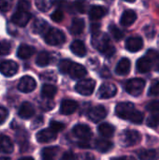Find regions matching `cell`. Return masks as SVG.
Wrapping results in <instances>:
<instances>
[{"instance_id": "1", "label": "cell", "mask_w": 159, "mask_h": 160, "mask_svg": "<svg viewBox=\"0 0 159 160\" xmlns=\"http://www.w3.org/2000/svg\"><path fill=\"white\" fill-rule=\"evenodd\" d=\"M92 44L97 50H98L103 55L107 57H111L115 53V48L111 43L108 35H106L105 33L99 32L96 35H93Z\"/></svg>"}, {"instance_id": "2", "label": "cell", "mask_w": 159, "mask_h": 160, "mask_svg": "<svg viewBox=\"0 0 159 160\" xmlns=\"http://www.w3.org/2000/svg\"><path fill=\"white\" fill-rule=\"evenodd\" d=\"M142 140V135L137 130L127 129L120 134V144L124 147H129L138 144Z\"/></svg>"}, {"instance_id": "3", "label": "cell", "mask_w": 159, "mask_h": 160, "mask_svg": "<svg viewBox=\"0 0 159 160\" xmlns=\"http://www.w3.org/2000/svg\"><path fill=\"white\" fill-rule=\"evenodd\" d=\"M44 39L48 45L58 46L66 42V35L57 28H50L45 34Z\"/></svg>"}, {"instance_id": "4", "label": "cell", "mask_w": 159, "mask_h": 160, "mask_svg": "<svg viewBox=\"0 0 159 160\" xmlns=\"http://www.w3.org/2000/svg\"><path fill=\"white\" fill-rule=\"evenodd\" d=\"M145 87V82L142 79H139V78H134L131 79L129 81L127 82L126 83V90L127 92L134 97H138L140 96L143 89Z\"/></svg>"}, {"instance_id": "5", "label": "cell", "mask_w": 159, "mask_h": 160, "mask_svg": "<svg viewBox=\"0 0 159 160\" xmlns=\"http://www.w3.org/2000/svg\"><path fill=\"white\" fill-rule=\"evenodd\" d=\"M135 111H136V108L134 104L131 102H121L115 108L116 115L119 118L128 120V121Z\"/></svg>"}, {"instance_id": "6", "label": "cell", "mask_w": 159, "mask_h": 160, "mask_svg": "<svg viewBox=\"0 0 159 160\" xmlns=\"http://www.w3.org/2000/svg\"><path fill=\"white\" fill-rule=\"evenodd\" d=\"M95 87H96V82L94 80L84 79V80L80 81L77 83L75 89L79 94H81L82 96H90L93 94Z\"/></svg>"}, {"instance_id": "7", "label": "cell", "mask_w": 159, "mask_h": 160, "mask_svg": "<svg viewBox=\"0 0 159 160\" xmlns=\"http://www.w3.org/2000/svg\"><path fill=\"white\" fill-rule=\"evenodd\" d=\"M117 93V88L113 83L105 82L103 83L97 93V97L101 99H108L113 98Z\"/></svg>"}, {"instance_id": "8", "label": "cell", "mask_w": 159, "mask_h": 160, "mask_svg": "<svg viewBox=\"0 0 159 160\" xmlns=\"http://www.w3.org/2000/svg\"><path fill=\"white\" fill-rule=\"evenodd\" d=\"M106 116H107V110L102 105L95 106L88 111V118L95 123L103 120Z\"/></svg>"}, {"instance_id": "9", "label": "cell", "mask_w": 159, "mask_h": 160, "mask_svg": "<svg viewBox=\"0 0 159 160\" xmlns=\"http://www.w3.org/2000/svg\"><path fill=\"white\" fill-rule=\"evenodd\" d=\"M18 64L12 60H6L0 63V72L6 77H11L18 71Z\"/></svg>"}, {"instance_id": "10", "label": "cell", "mask_w": 159, "mask_h": 160, "mask_svg": "<svg viewBox=\"0 0 159 160\" xmlns=\"http://www.w3.org/2000/svg\"><path fill=\"white\" fill-rule=\"evenodd\" d=\"M37 87V82L34 78L30 76L22 77L18 84V90L22 93H30L34 91Z\"/></svg>"}, {"instance_id": "11", "label": "cell", "mask_w": 159, "mask_h": 160, "mask_svg": "<svg viewBox=\"0 0 159 160\" xmlns=\"http://www.w3.org/2000/svg\"><path fill=\"white\" fill-rule=\"evenodd\" d=\"M73 134L82 141H89L92 137V131L87 125L79 124L73 128Z\"/></svg>"}, {"instance_id": "12", "label": "cell", "mask_w": 159, "mask_h": 160, "mask_svg": "<svg viewBox=\"0 0 159 160\" xmlns=\"http://www.w3.org/2000/svg\"><path fill=\"white\" fill-rule=\"evenodd\" d=\"M31 17H32V15L29 12H27V11H20L19 10V11L15 12L12 15L11 21H12V22L14 24H16L18 26H21V27H23L29 22Z\"/></svg>"}, {"instance_id": "13", "label": "cell", "mask_w": 159, "mask_h": 160, "mask_svg": "<svg viewBox=\"0 0 159 160\" xmlns=\"http://www.w3.org/2000/svg\"><path fill=\"white\" fill-rule=\"evenodd\" d=\"M143 46V40L140 37H130L126 41V48L131 52H139Z\"/></svg>"}, {"instance_id": "14", "label": "cell", "mask_w": 159, "mask_h": 160, "mask_svg": "<svg viewBox=\"0 0 159 160\" xmlns=\"http://www.w3.org/2000/svg\"><path fill=\"white\" fill-rule=\"evenodd\" d=\"M57 135L54 131H52L50 128L47 129H42L37 132V141L40 143H47L50 142H52L56 139Z\"/></svg>"}, {"instance_id": "15", "label": "cell", "mask_w": 159, "mask_h": 160, "mask_svg": "<svg viewBox=\"0 0 159 160\" xmlns=\"http://www.w3.org/2000/svg\"><path fill=\"white\" fill-rule=\"evenodd\" d=\"M78 109V103L71 99H65L62 101L60 106V112L65 115L72 114Z\"/></svg>"}, {"instance_id": "16", "label": "cell", "mask_w": 159, "mask_h": 160, "mask_svg": "<svg viewBox=\"0 0 159 160\" xmlns=\"http://www.w3.org/2000/svg\"><path fill=\"white\" fill-rule=\"evenodd\" d=\"M68 74L70 75L72 79H81V78H83L87 74V70L82 65L78 64V63H72L69 68Z\"/></svg>"}, {"instance_id": "17", "label": "cell", "mask_w": 159, "mask_h": 160, "mask_svg": "<svg viewBox=\"0 0 159 160\" xmlns=\"http://www.w3.org/2000/svg\"><path fill=\"white\" fill-rule=\"evenodd\" d=\"M131 63L128 58H122L115 68V73L119 76H125L127 75L130 71Z\"/></svg>"}, {"instance_id": "18", "label": "cell", "mask_w": 159, "mask_h": 160, "mask_svg": "<svg viewBox=\"0 0 159 160\" xmlns=\"http://www.w3.org/2000/svg\"><path fill=\"white\" fill-rule=\"evenodd\" d=\"M49 30V24L47 23V22L43 19H36L35 22H33L32 25V31L35 34H38V35H45Z\"/></svg>"}, {"instance_id": "19", "label": "cell", "mask_w": 159, "mask_h": 160, "mask_svg": "<svg viewBox=\"0 0 159 160\" xmlns=\"http://www.w3.org/2000/svg\"><path fill=\"white\" fill-rule=\"evenodd\" d=\"M35 113V108L30 102H23L19 109V116L22 119L31 118Z\"/></svg>"}, {"instance_id": "20", "label": "cell", "mask_w": 159, "mask_h": 160, "mask_svg": "<svg viewBox=\"0 0 159 160\" xmlns=\"http://www.w3.org/2000/svg\"><path fill=\"white\" fill-rule=\"evenodd\" d=\"M36 52V49L27 44H22L18 48L17 55L21 59H28Z\"/></svg>"}, {"instance_id": "21", "label": "cell", "mask_w": 159, "mask_h": 160, "mask_svg": "<svg viewBox=\"0 0 159 160\" xmlns=\"http://www.w3.org/2000/svg\"><path fill=\"white\" fill-rule=\"evenodd\" d=\"M107 13V9L102 6H93L89 11V17L92 21H97L103 18Z\"/></svg>"}, {"instance_id": "22", "label": "cell", "mask_w": 159, "mask_h": 160, "mask_svg": "<svg viewBox=\"0 0 159 160\" xmlns=\"http://www.w3.org/2000/svg\"><path fill=\"white\" fill-rule=\"evenodd\" d=\"M136 20H137L136 12L131 10V9H128L123 13L121 20H120V22L123 26H129V25L133 24Z\"/></svg>"}, {"instance_id": "23", "label": "cell", "mask_w": 159, "mask_h": 160, "mask_svg": "<svg viewBox=\"0 0 159 160\" xmlns=\"http://www.w3.org/2000/svg\"><path fill=\"white\" fill-rule=\"evenodd\" d=\"M70 50L75 55L79 57H83L86 54V47L84 43L81 40L73 41L70 45Z\"/></svg>"}, {"instance_id": "24", "label": "cell", "mask_w": 159, "mask_h": 160, "mask_svg": "<svg viewBox=\"0 0 159 160\" xmlns=\"http://www.w3.org/2000/svg\"><path fill=\"white\" fill-rule=\"evenodd\" d=\"M14 145L11 140L7 136H2L0 138V153L10 154L13 152Z\"/></svg>"}, {"instance_id": "25", "label": "cell", "mask_w": 159, "mask_h": 160, "mask_svg": "<svg viewBox=\"0 0 159 160\" xmlns=\"http://www.w3.org/2000/svg\"><path fill=\"white\" fill-rule=\"evenodd\" d=\"M113 147L112 142L105 139H98L95 142V148L100 153H107Z\"/></svg>"}, {"instance_id": "26", "label": "cell", "mask_w": 159, "mask_h": 160, "mask_svg": "<svg viewBox=\"0 0 159 160\" xmlns=\"http://www.w3.org/2000/svg\"><path fill=\"white\" fill-rule=\"evenodd\" d=\"M152 64L153 63L150 59H148L146 56H143L137 61V69L141 73H146L151 70Z\"/></svg>"}, {"instance_id": "27", "label": "cell", "mask_w": 159, "mask_h": 160, "mask_svg": "<svg viewBox=\"0 0 159 160\" xmlns=\"http://www.w3.org/2000/svg\"><path fill=\"white\" fill-rule=\"evenodd\" d=\"M85 26V22L82 19H74L70 25V32L73 35H80L83 32Z\"/></svg>"}, {"instance_id": "28", "label": "cell", "mask_w": 159, "mask_h": 160, "mask_svg": "<svg viewBox=\"0 0 159 160\" xmlns=\"http://www.w3.org/2000/svg\"><path fill=\"white\" fill-rule=\"evenodd\" d=\"M57 93V88L53 84H44L41 89V97L46 99H52Z\"/></svg>"}, {"instance_id": "29", "label": "cell", "mask_w": 159, "mask_h": 160, "mask_svg": "<svg viewBox=\"0 0 159 160\" xmlns=\"http://www.w3.org/2000/svg\"><path fill=\"white\" fill-rule=\"evenodd\" d=\"M59 153V147L56 146H51L46 147L42 149L41 151V157L43 160H52Z\"/></svg>"}, {"instance_id": "30", "label": "cell", "mask_w": 159, "mask_h": 160, "mask_svg": "<svg viewBox=\"0 0 159 160\" xmlns=\"http://www.w3.org/2000/svg\"><path fill=\"white\" fill-rule=\"evenodd\" d=\"M114 131H115L114 127L109 123H103V124L99 125V127H98V132L100 133V135H102L103 137H106V138L112 137L114 134Z\"/></svg>"}, {"instance_id": "31", "label": "cell", "mask_w": 159, "mask_h": 160, "mask_svg": "<svg viewBox=\"0 0 159 160\" xmlns=\"http://www.w3.org/2000/svg\"><path fill=\"white\" fill-rule=\"evenodd\" d=\"M50 61H51V56H50V53L48 52H40L37 56V59H36V64L38 66V67H46L50 64Z\"/></svg>"}, {"instance_id": "32", "label": "cell", "mask_w": 159, "mask_h": 160, "mask_svg": "<svg viewBox=\"0 0 159 160\" xmlns=\"http://www.w3.org/2000/svg\"><path fill=\"white\" fill-rule=\"evenodd\" d=\"M35 5L38 10H40L42 12H46L52 8L53 3L49 0H38V1L35 2Z\"/></svg>"}, {"instance_id": "33", "label": "cell", "mask_w": 159, "mask_h": 160, "mask_svg": "<svg viewBox=\"0 0 159 160\" xmlns=\"http://www.w3.org/2000/svg\"><path fill=\"white\" fill-rule=\"evenodd\" d=\"M141 160H155L157 158V153L155 150H142L139 153Z\"/></svg>"}, {"instance_id": "34", "label": "cell", "mask_w": 159, "mask_h": 160, "mask_svg": "<svg viewBox=\"0 0 159 160\" xmlns=\"http://www.w3.org/2000/svg\"><path fill=\"white\" fill-rule=\"evenodd\" d=\"M109 30H110V33L112 34V38L115 40H121L124 38V33L115 24H111L109 26Z\"/></svg>"}, {"instance_id": "35", "label": "cell", "mask_w": 159, "mask_h": 160, "mask_svg": "<svg viewBox=\"0 0 159 160\" xmlns=\"http://www.w3.org/2000/svg\"><path fill=\"white\" fill-rule=\"evenodd\" d=\"M72 63L73 62L71 60H69V59L61 60V62L59 63V70H60V72L63 73V74H67Z\"/></svg>"}, {"instance_id": "36", "label": "cell", "mask_w": 159, "mask_h": 160, "mask_svg": "<svg viewBox=\"0 0 159 160\" xmlns=\"http://www.w3.org/2000/svg\"><path fill=\"white\" fill-rule=\"evenodd\" d=\"M11 51V43L7 40L0 41V55H7Z\"/></svg>"}, {"instance_id": "37", "label": "cell", "mask_w": 159, "mask_h": 160, "mask_svg": "<svg viewBox=\"0 0 159 160\" xmlns=\"http://www.w3.org/2000/svg\"><path fill=\"white\" fill-rule=\"evenodd\" d=\"M147 125L150 128H157L159 126V112L153 113L152 115H150L147 119Z\"/></svg>"}, {"instance_id": "38", "label": "cell", "mask_w": 159, "mask_h": 160, "mask_svg": "<svg viewBox=\"0 0 159 160\" xmlns=\"http://www.w3.org/2000/svg\"><path fill=\"white\" fill-rule=\"evenodd\" d=\"M143 121V113L141 112L140 111L136 110L134 112V113L131 115L130 119H129V122L133 123V124H136V125H139V124H142Z\"/></svg>"}, {"instance_id": "39", "label": "cell", "mask_w": 159, "mask_h": 160, "mask_svg": "<svg viewBox=\"0 0 159 160\" xmlns=\"http://www.w3.org/2000/svg\"><path fill=\"white\" fill-rule=\"evenodd\" d=\"M65 128H66L65 124H63V123H61V122H58V121H55V120H52V121L50 122V129H52V130L54 131L55 133L64 130Z\"/></svg>"}, {"instance_id": "40", "label": "cell", "mask_w": 159, "mask_h": 160, "mask_svg": "<svg viewBox=\"0 0 159 160\" xmlns=\"http://www.w3.org/2000/svg\"><path fill=\"white\" fill-rule=\"evenodd\" d=\"M149 96H159V80H156L152 82L149 88Z\"/></svg>"}, {"instance_id": "41", "label": "cell", "mask_w": 159, "mask_h": 160, "mask_svg": "<svg viewBox=\"0 0 159 160\" xmlns=\"http://www.w3.org/2000/svg\"><path fill=\"white\" fill-rule=\"evenodd\" d=\"M41 79L44 81H50V82H55L57 80V77L54 72L52 71H47L41 74Z\"/></svg>"}, {"instance_id": "42", "label": "cell", "mask_w": 159, "mask_h": 160, "mask_svg": "<svg viewBox=\"0 0 159 160\" xmlns=\"http://www.w3.org/2000/svg\"><path fill=\"white\" fill-rule=\"evenodd\" d=\"M54 107V103L51 99L43 98V101L40 102V108L44 111H50Z\"/></svg>"}, {"instance_id": "43", "label": "cell", "mask_w": 159, "mask_h": 160, "mask_svg": "<svg viewBox=\"0 0 159 160\" xmlns=\"http://www.w3.org/2000/svg\"><path fill=\"white\" fill-rule=\"evenodd\" d=\"M146 110L149 111V112H159V100H153V101H150V102L146 105Z\"/></svg>"}, {"instance_id": "44", "label": "cell", "mask_w": 159, "mask_h": 160, "mask_svg": "<svg viewBox=\"0 0 159 160\" xmlns=\"http://www.w3.org/2000/svg\"><path fill=\"white\" fill-rule=\"evenodd\" d=\"M145 36L149 38V39H152L155 35H156V29L153 25H147L144 27V30H143Z\"/></svg>"}, {"instance_id": "45", "label": "cell", "mask_w": 159, "mask_h": 160, "mask_svg": "<svg viewBox=\"0 0 159 160\" xmlns=\"http://www.w3.org/2000/svg\"><path fill=\"white\" fill-rule=\"evenodd\" d=\"M15 138H16L17 142H18L20 144H22V143H26V142H27V133H26L25 131L18 132Z\"/></svg>"}, {"instance_id": "46", "label": "cell", "mask_w": 159, "mask_h": 160, "mask_svg": "<svg viewBox=\"0 0 159 160\" xmlns=\"http://www.w3.org/2000/svg\"><path fill=\"white\" fill-rule=\"evenodd\" d=\"M146 57L148 59H150L152 61V63H154V62H156L157 60L159 59V52H157V51H155V50H149L147 52Z\"/></svg>"}, {"instance_id": "47", "label": "cell", "mask_w": 159, "mask_h": 160, "mask_svg": "<svg viewBox=\"0 0 159 160\" xmlns=\"http://www.w3.org/2000/svg\"><path fill=\"white\" fill-rule=\"evenodd\" d=\"M51 18H52V21H54V22H62L63 19H64V14H63V12H62L61 10H55V11L52 14Z\"/></svg>"}, {"instance_id": "48", "label": "cell", "mask_w": 159, "mask_h": 160, "mask_svg": "<svg viewBox=\"0 0 159 160\" xmlns=\"http://www.w3.org/2000/svg\"><path fill=\"white\" fill-rule=\"evenodd\" d=\"M12 2L11 1H7V0H0V9L4 12L8 11L11 8Z\"/></svg>"}, {"instance_id": "49", "label": "cell", "mask_w": 159, "mask_h": 160, "mask_svg": "<svg viewBox=\"0 0 159 160\" xmlns=\"http://www.w3.org/2000/svg\"><path fill=\"white\" fill-rule=\"evenodd\" d=\"M43 123H44L43 117H42V116H37L35 120H33V122H32V124H31V128H32L33 129H36V128L41 127V126L43 125Z\"/></svg>"}, {"instance_id": "50", "label": "cell", "mask_w": 159, "mask_h": 160, "mask_svg": "<svg viewBox=\"0 0 159 160\" xmlns=\"http://www.w3.org/2000/svg\"><path fill=\"white\" fill-rule=\"evenodd\" d=\"M8 116V112L6 108L1 107L0 106V125H2L3 123H5V121L7 120Z\"/></svg>"}, {"instance_id": "51", "label": "cell", "mask_w": 159, "mask_h": 160, "mask_svg": "<svg viewBox=\"0 0 159 160\" xmlns=\"http://www.w3.org/2000/svg\"><path fill=\"white\" fill-rule=\"evenodd\" d=\"M77 160H95V156L91 153H82L77 157Z\"/></svg>"}, {"instance_id": "52", "label": "cell", "mask_w": 159, "mask_h": 160, "mask_svg": "<svg viewBox=\"0 0 159 160\" xmlns=\"http://www.w3.org/2000/svg\"><path fill=\"white\" fill-rule=\"evenodd\" d=\"M30 8V3L27 1H20L18 3V8L20 11H27Z\"/></svg>"}, {"instance_id": "53", "label": "cell", "mask_w": 159, "mask_h": 160, "mask_svg": "<svg viewBox=\"0 0 159 160\" xmlns=\"http://www.w3.org/2000/svg\"><path fill=\"white\" fill-rule=\"evenodd\" d=\"M86 3L85 2H76L75 3V6H76V8L79 12L81 13H83L86 11Z\"/></svg>"}, {"instance_id": "54", "label": "cell", "mask_w": 159, "mask_h": 160, "mask_svg": "<svg viewBox=\"0 0 159 160\" xmlns=\"http://www.w3.org/2000/svg\"><path fill=\"white\" fill-rule=\"evenodd\" d=\"M99 28H100V24L99 23H97V22H94L92 25H91V33H92V36L93 35H96L97 33H99Z\"/></svg>"}, {"instance_id": "55", "label": "cell", "mask_w": 159, "mask_h": 160, "mask_svg": "<svg viewBox=\"0 0 159 160\" xmlns=\"http://www.w3.org/2000/svg\"><path fill=\"white\" fill-rule=\"evenodd\" d=\"M75 156H74V154L73 153H71V152H67V153H65L63 156H62V158H61V160H75Z\"/></svg>"}, {"instance_id": "56", "label": "cell", "mask_w": 159, "mask_h": 160, "mask_svg": "<svg viewBox=\"0 0 159 160\" xmlns=\"http://www.w3.org/2000/svg\"><path fill=\"white\" fill-rule=\"evenodd\" d=\"M100 74H101V77H103V78H108V77L111 76V72H110V70H109L107 68H104L101 70Z\"/></svg>"}, {"instance_id": "57", "label": "cell", "mask_w": 159, "mask_h": 160, "mask_svg": "<svg viewBox=\"0 0 159 160\" xmlns=\"http://www.w3.org/2000/svg\"><path fill=\"white\" fill-rule=\"evenodd\" d=\"M112 160H136L132 157H121V158H114Z\"/></svg>"}, {"instance_id": "58", "label": "cell", "mask_w": 159, "mask_h": 160, "mask_svg": "<svg viewBox=\"0 0 159 160\" xmlns=\"http://www.w3.org/2000/svg\"><path fill=\"white\" fill-rule=\"evenodd\" d=\"M18 160H34L33 158H30V157H25V158H21Z\"/></svg>"}, {"instance_id": "59", "label": "cell", "mask_w": 159, "mask_h": 160, "mask_svg": "<svg viewBox=\"0 0 159 160\" xmlns=\"http://www.w3.org/2000/svg\"><path fill=\"white\" fill-rule=\"evenodd\" d=\"M157 69H158V71H159V65H158V68H157Z\"/></svg>"}]
</instances>
